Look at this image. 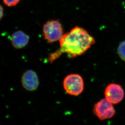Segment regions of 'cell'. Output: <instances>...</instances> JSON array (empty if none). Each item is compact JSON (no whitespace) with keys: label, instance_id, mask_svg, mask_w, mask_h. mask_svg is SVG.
Masks as SVG:
<instances>
[{"label":"cell","instance_id":"30bf717a","mask_svg":"<svg viewBox=\"0 0 125 125\" xmlns=\"http://www.w3.org/2000/svg\"><path fill=\"white\" fill-rule=\"evenodd\" d=\"M3 8H2V6H0V19L2 18V16L3 15Z\"/></svg>","mask_w":125,"mask_h":125},{"label":"cell","instance_id":"6da1fadb","mask_svg":"<svg viewBox=\"0 0 125 125\" xmlns=\"http://www.w3.org/2000/svg\"><path fill=\"white\" fill-rule=\"evenodd\" d=\"M59 41L60 48L49 56L51 63L63 53H66L70 58L81 56L95 43L94 38L87 31L77 26L63 35Z\"/></svg>","mask_w":125,"mask_h":125},{"label":"cell","instance_id":"52a82bcc","mask_svg":"<svg viewBox=\"0 0 125 125\" xmlns=\"http://www.w3.org/2000/svg\"><path fill=\"white\" fill-rule=\"evenodd\" d=\"M11 42L15 48L20 49L25 47L29 41V37L21 31H17L11 36Z\"/></svg>","mask_w":125,"mask_h":125},{"label":"cell","instance_id":"ba28073f","mask_svg":"<svg viewBox=\"0 0 125 125\" xmlns=\"http://www.w3.org/2000/svg\"><path fill=\"white\" fill-rule=\"evenodd\" d=\"M117 53L121 59L125 62V41L119 44L117 49Z\"/></svg>","mask_w":125,"mask_h":125},{"label":"cell","instance_id":"9c48e42d","mask_svg":"<svg viewBox=\"0 0 125 125\" xmlns=\"http://www.w3.org/2000/svg\"><path fill=\"white\" fill-rule=\"evenodd\" d=\"M20 0H3L5 5L8 7H13L19 3Z\"/></svg>","mask_w":125,"mask_h":125},{"label":"cell","instance_id":"8992f818","mask_svg":"<svg viewBox=\"0 0 125 125\" xmlns=\"http://www.w3.org/2000/svg\"><path fill=\"white\" fill-rule=\"evenodd\" d=\"M21 83L24 88L30 92L35 91L39 85L38 75L34 71L29 70L23 74Z\"/></svg>","mask_w":125,"mask_h":125},{"label":"cell","instance_id":"5b68a950","mask_svg":"<svg viewBox=\"0 0 125 125\" xmlns=\"http://www.w3.org/2000/svg\"><path fill=\"white\" fill-rule=\"evenodd\" d=\"M105 98L113 104H118L122 101L124 96V91L120 85L111 83L105 88Z\"/></svg>","mask_w":125,"mask_h":125},{"label":"cell","instance_id":"277c9868","mask_svg":"<svg viewBox=\"0 0 125 125\" xmlns=\"http://www.w3.org/2000/svg\"><path fill=\"white\" fill-rule=\"evenodd\" d=\"M93 112L100 120L112 118L115 114L113 104L106 98L102 99L95 104Z\"/></svg>","mask_w":125,"mask_h":125},{"label":"cell","instance_id":"7a4b0ae2","mask_svg":"<svg viewBox=\"0 0 125 125\" xmlns=\"http://www.w3.org/2000/svg\"><path fill=\"white\" fill-rule=\"evenodd\" d=\"M44 38L49 43L60 41L63 36V27L59 20L47 21L43 26Z\"/></svg>","mask_w":125,"mask_h":125},{"label":"cell","instance_id":"3957f363","mask_svg":"<svg viewBox=\"0 0 125 125\" xmlns=\"http://www.w3.org/2000/svg\"><path fill=\"white\" fill-rule=\"evenodd\" d=\"M63 87L65 91L69 94L72 96H78L83 91V78L79 74H69L64 79Z\"/></svg>","mask_w":125,"mask_h":125}]
</instances>
